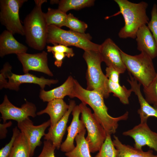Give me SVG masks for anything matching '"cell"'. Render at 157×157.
<instances>
[{
  "mask_svg": "<svg viewBox=\"0 0 157 157\" xmlns=\"http://www.w3.org/2000/svg\"><path fill=\"white\" fill-rule=\"evenodd\" d=\"M10 157H31L27 140L21 132L15 140Z\"/></svg>",
  "mask_w": 157,
  "mask_h": 157,
  "instance_id": "cell-24",
  "label": "cell"
},
{
  "mask_svg": "<svg viewBox=\"0 0 157 157\" xmlns=\"http://www.w3.org/2000/svg\"><path fill=\"white\" fill-rule=\"evenodd\" d=\"M68 109L63 117L53 127L48 129L45 133L44 139L51 141L57 149L60 148L62 140L67 129V124L69 115L76 105L73 100L70 101Z\"/></svg>",
  "mask_w": 157,
  "mask_h": 157,
  "instance_id": "cell-15",
  "label": "cell"
},
{
  "mask_svg": "<svg viewBox=\"0 0 157 157\" xmlns=\"http://www.w3.org/2000/svg\"><path fill=\"white\" fill-rule=\"evenodd\" d=\"M13 135L10 142L0 150V157H10L15 139L20 131L17 127L13 128Z\"/></svg>",
  "mask_w": 157,
  "mask_h": 157,
  "instance_id": "cell-31",
  "label": "cell"
},
{
  "mask_svg": "<svg viewBox=\"0 0 157 157\" xmlns=\"http://www.w3.org/2000/svg\"><path fill=\"white\" fill-rule=\"evenodd\" d=\"M135 39L138 50L146 53L152 59L157 57V44L147 25L139 29Z\"/></svg>",
  "mask_w": 157,
  "mask_h": 157,
  "instance_id": "cell-18",
  "label": "cell"
},
{
  "mask_svg": "<svg viewBox=\"0 0 157 157\" xmlns=\"http://www.w3.org/2000/svg\"><path fill=\"white\" fill-rule=\"evenodd\" d=\"M79 106L81 110L80 119L87 131L85 139L90 152L94 153L99 151L106 139L107 133L87 105L81 102Z\"/></svg>",
  "mask_w": 157,
  "mask_h": 157,
  "instance_id": "cell-7",
  "label": "cell"
},
{
  "mask_svg": "<svg viewBox=\"0 0 157 157\" xmlns=\"http://www.w3.org/2000/svg\"><path fill=\"white\" fill-rule=\"evenodd\" d=\"M12 124L11 121L3 124H0V138L1 139L5 138L7 133V128L11 126Z\"/></svg>",
  "mask_w": 157,
  "mask_h": 157,
  "instance_id": "cell-37",
  "label": "cell"
},
{
  "mask_svg": "<svg viewBox=\"0 0 157 157\" xmlns=\"http://www.w3.org/2000/svg\"><path fill=\"white\" fill-rule=\"evenodd\" d=\"M86 131L85 129L76 136L75 139L76 146L72 150L65 153L67 157H92L85 138Z\"/></svg>",
  "mask_w": 157,
  "mask_h": 157,
  "instance_id": "cell-23",
  "label": "cell"
},
{
  "mask_svg": "<svg viewBox=\"0 0 157 157\" xmlns=\"http://www.w3.org/2000/svg\"><path fill=\"white\" fill-rule=\"evenodd\" d=\"M16 55L22 64L24 74L29 73L31 70L43 73L49 76H53L48 67L47 53L45 51L37 53H24Z\"/></svg>",
  "mask_w": 157,
  "mask_h": 157,
  "instance_id": "cell-13",
  "label": "cell"
},
{
  "mask_svg": "<svg viewBox=\"0 0 157 157\" xmlns=\"http://www.w3.org/2000/svg\"><path fill=\"white\" fill-rule=\"evenodd\" d=\"M129 74L130 78L127 81L130 84L131 89L137 96L140 107L138 110L140 119V123H147V119L150 117H155L157 118V106H151L145 100L140 90L141 85Z\"/></svg>",
  "mask_w": 157,
  "mask_h": 157,
  "instance_id": "cell-17",
  "label": "cell"
},
{
  "mask_svg": "<svg viewBox=\"0 0 157 157\" xmlns=\"http://www.w3.org/2000/svg\"><path fill=\"white\" fill-rule=\"evenodd\" d=\"M114 1L118 5L119 10L111 16L106 17V19L121 14L125 24L118 33L119 37L122 39H135L139 29L143 25L147 24L149 21L146 13L148 3L144 1L134 3L127 0Z\"/></svg>",
  "mask_w": 157,
  "mask_h": 157,
  "instance_id": "cell-2",
  "label": "cell"
},
{
  "mask_svg": "<svg viewBox=\"0 0 157 157\" xmlns=\"http://www.w3.org/2000/svg\"><path fill=\"white\" fill-rule=\"evenodd\" d=\"M52 53L55 59L54 62L55 65L58 67H61L63 63V60L65 57L66 56V54L63 53L58 52H52Z\"/></svg>",
  "mask_w": 157,
  "mask_h": 157,
  "instance_id": "cell-36",
  "label": "cell"
},
{
  "mask_svg": "<svg viewBox=\"0 0 157 157\" xmlns=\"http://www.w3.org/2000/svg\"><path fill=\"white\" fill-rule=\"evenodd\" d=\"M74 97L92 108L94 116L104 129L107 135L115 133L118 126V122L126 120L128 118V111L117 117L110 115L108 112V108L105 104L103 96L96 91L84 88L75 79L72 98Z\"/></svg>",
  "mask_w": 157,
  "mask_h": 157,
  "instance_id": "cell-1",
  "label": "cell"
},
{
  "mask_svg": "<svg viewBox=\"0 0 157 157\" xmlns=\"http://www.w3.org/2000/svg\"><path fill=\"white\" fill-rule=\"evenodd\" d=\"M143 91L146 101L157 106V71L154 79L147 87L143 88Z\"/></svg>",
  "mask_w": 157,
  "mask_h": 157,
  "instance_id": "cell-29",
  "label": "cell"
},
{
  "mask_svg": "<svg viewBox=\"0 0 157 157\" xmlns=\"http://www.w3.org/2000/svg\"><path fill=\"white\" fill-rule=\"evenodd\" d=\"M106 76L110 81L119 83V76L120 73L116 69L112 67H107L106 69Z\"/></svg>",
  "mask_w": 157,
  "mask_h": 157,
  "instance_id": "cell-35",
  "label": "cell"
},
{
  "mask_svg": "<svg viewBox=\"0 0 157 157\" xmlns=\"http://www.w3.org/2000/svg\"><path fill=\"white\" fill-rule=\"evenodd\" d=\"M37 108L33 103L26 101L20 107L13 105L5 94L2 103L0 105V112L3 123L8 120H13L17 123L20 122L29 117H35L37 115Z\"/></svg>",
  "mask_w": 157,
  "mask_h": 157,
  "instance_id": "cell-10",
  "label": "cell"
},
{
  "mask_svg": "<svg viewBox=\"0 0 157 157\" xmlns=\"http://www.w3.org/2000/svg\"><path fill=\"white\" fill-rule=\"evenodd\" d=\"M44 15L48 26L53 25L60 28L65 26L67 15L58 9L49 8L47 12L44 13Z\"/></svg>",
  "mask_w": 157,
  "mask_h": 157,
  "instance_id": "cell-25",
  "label": "cell"
},
{
  "mask_svg": "<svg viewBox=\"0 0 157 157\" xmlns=\"http://www.w3.org/2000/svg\"><path fill=\"white\" fill-rule=\"evenodd\" d=\"M56 149L51 141L45 140L44 142L42 151L37 157H55L54 151Z\"/></svg>",
  "mask_w": 157,
  "mask_h": 157,
  "instance_id": "cell-34",
  "label": "cell"
},
{
  "mask_svg": "<svg viewBox=\"0 0 157 157\" xmlns=\"http://www.w3.org/2000/svg\"><path fill=\"white\" fill-rule=\"evenodd\" d=\"M59 0H50V3L51 4H53L56 3L58 4L59 2Z\"/></svg>",
  "mask_w": 157,
  "mask_h": 157,
  "instance_id": "cell-38",
  "label": "cell"
},
{
  "mask_svg": "<svg viewBox=\"0 0 157 157\" xmlns=\"http://www.w3.org/2000/svg\"><path fill=\"white\" fill-rule=\"evenodd\" d=\"M113 138V141L117 150V157H157V155H154L151 150L144 151L142 149L123 144L115 135Z\"/></svg>",
  "mask_w": 157,
  "mask_h": 157,
  "instance_id": "cell-22",
  "label": "cell"
},
{
  "mask_svg": "<svg viewBox=\"0 0 157 157\" xmlns=\"http://www.w3.org/2000/svg\"><path fill=\"white\" fill-rule=\"evenodd\" d=\"M120 49L110 38L106 39L100 45L99 52L107 67H113L120 73H124L126 69L123 61Z\"/></svg>",
  "mask_w": 157,
  "mask_h": 157,
  "instance_id": "cell-14",
  "label": "cell"
},
{
  "mask_svg": "<svg viewBox=\"0 0 157 157\" xmlns=\"http://www.w3.org/2000/svg\"><path fill=\"white\" fill-rule=\"evenodd\" d=\"M12 67L8 62L5 63L1 69L0 78L2 80L8 78V83L5 88L18 91L20 85L23 83H29L39 85L41 89H44L46 85L50 86L51 84L58 83V80L49 79L43 76L39 77L29 73L19 75L13 73Z\"/></svg>",
  "mask_w": 157,
  "mask_h": 157,
  "instance_id": "cell-9",
  "label": "cell"
},
{
  "mask_svg": "<svg viewBox=\"0 0 157 157\" xmlns=\"http://www.w3.org/2000/svg\"><path fill=\"white\" fill-rule=\"evenodd\" d=\"M28 48L18 42L13 34L7 30L3 31L0 35V56L3 57L9 54H17L26 53Z\"/></svg>",
  "mask_w": 157,
  "mask_h": 157,
  "instance_id": "cell-20",
  "label": "cell"
},
{
  "mask_svg": "<svg viewBox=\"0 0 157 157\" xmlns=\"http://www.w3.org/2000/svg\"><path fill=\"white\" fill-rule=\"evenodd\" d=\"M81 110L79 105H76L72 112L73 118L70 125L67 128V137L60 146L61 151L67 153L72 150L75 147L74 142L76 136L85 129L82 121L79 119Z\"/></svg>",
  "mask_w": 157,
  "mask_h": 157,
  "instance_id": "cell-16",
  "label": "cell"
},
{
  "mask_svg": "<svg viewBox=\"0 0 157 157\" xmlns=\"http://www.w3.org/2000/svg\"><path fill=\"white\" fill-rule=\"evenodd\" d=\"M108 90L110 94L113 93V96L118 98L122 104H129V98L133 92L131 89H128L124 85L121 86L119 83H115L108 80Z\"/></svg>",
  "mask_w": 157,
  "mask_h": 157,
  "instance_id": "cell-26",
  "label": "cell"
},
{
  "mask_svg": "<svg viewBox=\"0 0 157 157\" xmlns=\"http://www.w3.org/2000/svg\"><path fill=\"white\" fill-rule=\"evenodd\" d=\"M47 49L49 52H58L64 53L68 58L73 57L75 55L72 48L62 44H55L52 46H47Z\"/></svg>",
  "mask_w": 157,
  "mask_h": 157,
  "instance_id": "cell-33",
  "label": "cell"
},
{
  "mask_svg": "<svg viewBox=\"0 0 157 157\" xmlns=\"http://www.w3.org/2000/svg\"><path fill=\"white\" fill-rule=\"evenodd\" d=\"M69 107L63 99H56L48 102L46 108L37 112V115L48 114L50 117V127H52L63 117Z\"/></svg>",
  "mask_w": 157,
  "mask_h": 157,
  "instance_id": "cell-21",
  "label": "cell"
},
{
  "mask_svg": "<svg viewBox=\"0 0 157 157\" xmlns=\"http://www.w3.org/2000/svg\"><path fill=\"white\" fill-rule=\"evenodd\" d=\"M94 1V0H61L58 4V9L66 13L71 10H79L92 6Z\"/></svg>",
  "mask_w": 157,
  "mask_h": 157,
  "instance_id": "cell-27",
  "label": "cell"
},
{
  "mask_svg": "<svg viewBox=\"0 0 157 157\" xmlns=\"http://www.w3.org/2000/svg\"><path fill=\"white\" fill-rule=\"evenodd\" d=\"M94 157H117V150L112 140L111 135H107L99 152Z\"/></svg>",
  "mask_w": 157,
  "mask_h": 157,
  "instance_id": "cell-28",
  "label": "cell"
},
{
  "mask_svg": "<svg viewBox=\"0 0 157 157\" xmlns=\"http://www.w3.org/2000/svg\"><path fill=\"white\" fill-rule=\"evenodd\" d=\"M122 134L133 139L134 147L136 148L142 149V147L146 145L157 153V133L152 131L147 123H140L132 129L124 132Z\"/></svg>",
  "mask_w": 157,
  "mask_h": 157,
  "instance_id": "cell-12",
  "label": "cell"
},
{
  "mask_svg": "<svg viewBox=\"0 0 157 157\" xmlns=\"http://www.w3.org/2000/svg\"><path fill=\"white\" fill-rule=\"evenodd\" d=\"M65 26L71 30L81 33H85L88 27L87 24L79 20L71 13L67 15Z\"/></svg>",
  "mask_w": 157,
  "mask_h": 157,
  "instance_id": "cell-30",
  "label": "cell"
},
{
  "mask_svg": "<svg viewBox=\"0 0 157 157\" xmlns=\"http://www.w3.org/2000/svg\"><path fill=\"white\" fill-rule=\"evenodd\" d=\"M50 124V120H49L40 125L35 126L29 117L17 123L18 128L23 133L27 140L31 157L33 155L36 148L42 144L41 139L45 135V131Z\"/></svg>",
  "mask_w": 157,
  "mask_h": 157,
  "instance_id": "cell-11",
  "label": "cell"
},
{
  "mask_svg": "<svg viewBox=\"0 0 157 157\" xmlns=\"http://www.w3.org/2000/svg\"><path fill=\"white\" fill-rule=\"evenodd\" d=\"M92 37L88 33H81L72 30L67 31L53 25H48L47 43L53 45L60 44L74 46L83 49L99 51L100 45L91 41Z\"/></svg>",
  "mask_w": 157,
  "mask_h": 157,
  "instance_id": "cell-5",
  "label": "cell"
},
{
  "mask_svg": "<svg viewBox=\"0 0 157 157\" xmlns=\"http://www.w3.org/2000/svg\"><path fill=\"white\" fill-rule=\"evenodd\" d=\"M75 79L71 76L60 86L48 91L41 89L39 94L40 99L43 102H48L56 99H63L68 96L72 98Z\"/></svg>",
  "mask_w": 157,
  "mask_h": 157,
  "instance_id": "cell-19",
  "label": "cell"
},
{
  "mask_svg": "<svg viewBox=\"0 0 157 157\" xmlns=\"http://www.w3.org/2000/svg\"><path fill=\"white\" fill-rule=\"evenodd\" d=\"M120 52L124 63L129 73L143 88L147 87L156 74L152 59L144 52L135 56L127 54L121 49Z\"/></svg>",
  "mask_w": 157,
  "mask_h": 157,
  "instance_id": "cell-6",
  "label": "cell"
},
{
  "mask_svg": "<svg viewBox=\"0 0 157 157\" xmlns=\"http://www.w3.org/2000/svg\"><path fill=\"white\" fill-rule=\"evenodd\" d=\"M26 0H1L0 21L7 30L13 34L24 35L23 25L20 22L19 12Z\"/></svg>",
  "mask_w": 157,
  "mask_h": 157,
  "instance_id": "cell-8",
  "label": "cell"
},
{
  "mask_svg": "<svg viewBox=\"0 0 157 157\" xmlns=\"http://www.w3.org/2000/svg\"><path fill=\"white\" fill-rule=\"evenodd\" d=\"M83 57L87 65L86 74V89L96 91L104 98L109 97L108 79L103 73L101 67L102 59L99 51H85Z\"/></svg>",
  "mask_w": 157,
  "mask_h": 157,
  "instance_id": "cell-4",
  "label": "cell"
},
{
  "mask_svg": "<svg viewBox=\"0 0 157 157\" xmlns=\"http://www.w3.org/2000/svg\"><path fill=\"white\" fill-rule=\"evenodd\" d=\"M35 5L24 20L26 41L31 47L42 51L45 47L48 25L42 10V5L46 0H35Z\"/></svg>",
  "mask_w": 157,
  "mask_h": 157,
  "instance_id": "cell-3",
  "label": "cell"
},
{
  "mask_svg": "<svg viewBox=\"0 0 157 157\" xmlns=\"http://www.w3.org/2000/svg\"><path fill=\"white\" fill-rule=\"evenodd\" d=\"M147 26L151 33L157 44V5L154 3L151 12V19Z\"/></svg>",
  "mask_w": 157,
  "mask_h": 157,
  "instance_id": "cell-32",
  "label": "cell"
}]
</instances>
